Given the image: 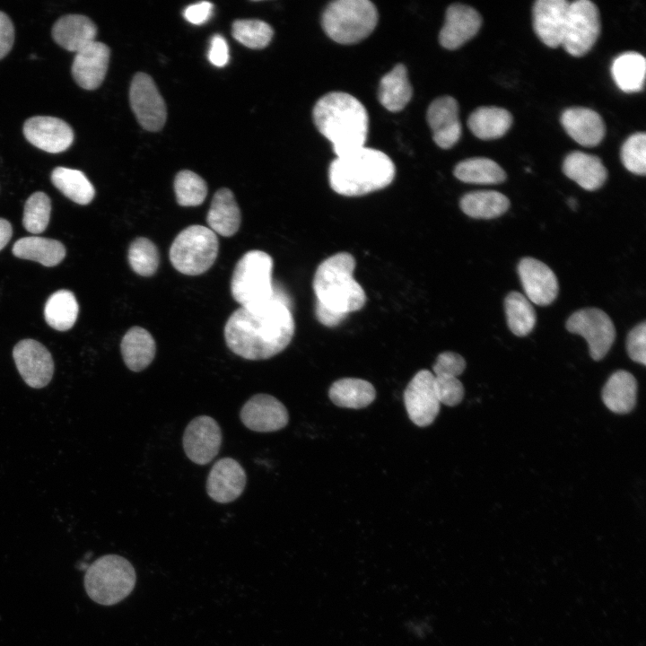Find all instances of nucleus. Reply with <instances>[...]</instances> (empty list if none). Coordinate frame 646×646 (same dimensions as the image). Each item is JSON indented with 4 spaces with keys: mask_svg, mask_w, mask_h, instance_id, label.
Here are the masks:
<instances>
[{
    "mask_svg": "<svg viewBox=\"0 0 646 646\" xmlns=\"http://www.w3.org/2000/svg\"><path fill=\"white\" fill-rule=\"evenodd\" d=\"M626 349L629 357L636 362L646 364V323L636 325L627 335Z\"/></svg>",
    "mask_w": 646,
    "mask_h": 646,
    "instance_id": "46",
    "label": "nucleus"
},
{
    "mask_svg": "<svg viewBox=\"0 0 646 646\" xmlns=\"http://www.w3.org/2000/svg\"><path fill=\"white\" fill-rule=\"evenodd\" d=\"M13 254L19 258L33 260L45 266H54L65 257V248L57 240L29 236L13 244Z\"/></svg>",
    "mask_w": 646,
    "mask_h": 646,
    "instance_id": "31",
    "label": "nucleus"
},
{
    "mask_svg": "<svg viewBox=\"0 0 646 646\" xmlns=\"http://www.w3.org/2000/svg\"><path fill=\"white\" fill-rule=\"evenodd\" d=\"M127 258L133 271L142 276L154 275L160 263L156 245L145 237L136 238L131 242Z\"/></svg>",
    "mask_w": 646,
    "mask_h": 646,
    "instance_id": "40",
    "label": "nucleus"
},
{
    "mask_svg": "<svg viewBox=\"0 0 646 646\" xmlns=\"http://www.w3.org/2000/svg\"><path fill=\"white\" fill-rule=\"evenodd\" d=\"M459 205L463 213L472 218L493 219L507 212L510 200L495 190H477L465 194Z\"/></svg>",
    "mask_w": 646,
    "mask_h": 646,
    "instance_id": "33",
    "label": "nucleus"
},
{
    "mask_svg": "<svg viewBox=\"0 0 646 646\" xmlns=\"http://www.w3.org/2000/svg\"><path fill=\"white\" fill-rule=\"evenodd\" d=\"M465 359L454 352L440 354L432 365L433 375L458 378L465 370Z\"/></svg>",
    "mask_w": 646,
    "mask_h": 646,
    "instance_id": "45",
    "label": "nucleus"
},
{
    "mask_svg": "<svg viewBox=\"0 0 646 646\" xmlns=\"http://www.w3.org/2000/svg\"><path fill=\"white\" fill-rule=\"evenodd\" d=\"M454 176L466 183L500 184L505 181L504 170L494 161L485 157L468 158L454 168Z\"/></svg>",
    "mask_w": 646,
    "mask_h": 646,
    "instance_id": "35",
    "label": "nucleus"
},
{
    "mask_svg": "<svg viewBox=\"0 0 646 646\" xmlns=\"http://www.w3.org/2000/svg\"><path fill=\"white\" fill-rule=\"evenodd\" d=\"M566 0H537L532 8L533 28L549 48L562 44L570 6Z\"/></svg>",
    "mask_w": 646,
    "mask_h": 646,
    "instance_id": "19",
    "label": "nucleus"
},
{
    "mask_svg": "<svg viewBox=\"0 0 646 646\" xmlns=\"http://www.w3.org/2000/svg\"><path fill=\"white\" fill-rule=\"evenodd\" d=\"M51 181L63 195L79 205H88L95 196L94 187L79 170L57 167L51 173Z\"/></svg>",
    "mask_w": 646,
    "mask_h": 646,
    "instance_id": "37",
    "label": "nucleus"
},
{
    "mask_svg": "<svg viewBox=\"0 0 646 646\" xmlns=\"http://www.w3.org/2000/svg\"><path fill=\"white\" fill-rule=\"evenodd\" d=\"M109 56V48L95 40L76 52L71 67L75 83L85 90L97 89L105 78Z\"/></svg>",
    "mask_w": 646,
    "mask_h": 646,
    "instance_id": "21",
    "label": "nucleus"
},
{
    "mask_svg": "<svg viewBox=\"0 0 646 646\" xmlns=\"http://www.w3.org/2000/svg\"><path fill=\"white\" fill-rule=\"evenodd\" d=\"M511 112L499 107H479L467 119L470 131L479 139L493 140L503 136L512 124Z\"/></svg>",
    "mask_w": 646,
    "mask_h": 646,
    "instance_id": "30",
    "label": "nucleus"
},
{
    "mask_svg": "<svg viewBox=\"0 0 646 646\" xmlns=\"http://www.w3.org/2000/svg\"><path fill=\"white\" fill-rule=\"evenodd\" d=\"M404 401L415 424L425 427L432 423L441 404L434 388L433 373L425 369L417 371L405 389Z\"/></svg>",
    "mask_w": 646,
    "mask_h": 646,
    "instance_id": "13",
    "label": "nucleus"
},
{
    "mask_svg": "<svg viewBox=\"0 0 646 646\" xmlns=\"http://www.w3.org/2000/svg\"><path fill=\"white\" fill-rule=\"evenodd\" d=\"M646 61L642 55L628 51L616 57L611 74L619 89L624 92H637L643 89Z\"/></svg>",
    "mask_w": 646,
    "mask_h": 646,
    "instance_id": "34",
    "label": "nucleus"
},
{
    "mask_svg": "<svg viewBox=\"0 0 646 646\" xmlns=\"http://www.w3.org/2000/svg\"><path fill=\"white\" fill-rule=\"evenodd\" d=\"M504 310L510 330L518 336L528 335L534 328L537 315L531 302L518 292H511L504 299Z\"/></svg>",
    "mask_w": 646,
    "mask_h": 646,
    "instance_id": "38",
    "label": "nucleus"
},
{
    "mask_svg": "<svg viewBox=\"0 0 646 646\" xmlns=\"http://www.w3.org/2000/svg\"><path fill=\"white\" fill-rule=\"evenodd\" d=\"M214 4L207 1L198 2L187 6L184 18L190 23L200 25L206 22L213 13Z\"/></svg>",
    "mask_w": 646,
    "mask_h": 646,
    "instance_id": "48",
    "label": "nucleus"
},
{
    "mask_svg": "<svg viewBox=\"0 0 646 646\" xmlns=\"http://www.w3.org/2000/svg\"><path fill=\"white\" fill-rule=\"evenodd\" d=\"M12 234L13 228L11 223L7 220L0 218V250L9 242Z\"/></svg>",
    "mask_w": 646,
    "mask_h": 646,
    "instance_id": "50",
    "label": "nucleus"
},
{
    "mask_svg": "<svg viewBox=\"0 0 646 646\" xmlns=\"http://www.w3.org/2000/svg\"><path fill=\"white\" fill-rule=\"evenodd\" d=\"M329 398L337 406L359 409L369 406L376 397L371 383L357 378H343L335 381L328 391Z\"/></svg>",
    "mask_w": 646,
    "mask_h": 646,
    "instance_id": "32",
    "label": "nucleus"
},
{
    "mask_svg": "<svg viewBox=\"0 0 646 646\" xmlns=\"http://www.w3.org/2000/svg\"><path fill=\"white\" fill-rule=\"evenodd\" d=\"M273 258L262 250H249L236 263L231 279V292L240 307L266 302L275 296Z\"/></svg>",
    "mask_w": 646,
    "mask_h": 646,
    "instance_id": "7",
    "label": "nucleus"
},
{
    "mask_svg": "<svg viewBox=\"0 0 646 646\" xmlns=\"http://www.w3.org/2000/svg\"><path fill=\"white\" fill-rule=\"evenodd\" d=\"M294 330L286 300L275 293L266 302L233 311L225 324L224 338L235 354L247 360H265L284 350Z\"/></svg>",
    "mask_w": 646,
    "mask_h": 646,
    "instance_id": "1",
    "label": "nucleus"
},
{
    "mask_svg": "<svg viewBox=\"0 0 646 646\" xmlns=\"http://www.w3.org/2000/svg\"><path fill=\"white\" fill-rule=\"evenodd\" d=\"M51 34L59 46L76 53L95 40L97 27L87 16L67 14L54 23Z\"/></svg>",
    "mask_w": 646,
    "mask_h": 646,
    "instance_id": "24",
    "label": "nucleus"
},
{
    "mask_svg": "<svg viewBox=\"0 0 646 646\" xmlns=\"http://www.w3.org/2000/svg\"><path fill=\"white\" fill-rule=\"evenodd\" d=\"M313 120L318 130L332 144L336 157L364 146L368 113L353 95L342 92L324 95L314 106Z\"/></svg>",
    "mask_w": 646,
    "mask_h": 646,
    "instance_id": "3",
    "label": "nucleus"
},
{
    "mask_svg": "<svg viewBox=\"0 0 646 646\" xmlns=\"http://www.w3.org/2000/svg\"><path fill=\"white\" fill-rule=\"evenodd\" d=\"M427 122L435 144L442 149L455 145L461 136L458 105L451 96L435 99L427 109Z\"/></svg>",
    "mask_w": 646,
    "mask_h": 646,
    "instance_id": "20",
    "label": "nucleus"
},
{
    "mask_svg": "<svg viewBox=\"0 0 646 646\" xmlns=\"http://www.w3.org/2000/svg\"><path fill=\"white\" fill-rule=\"evenodd\" d=\"M51 213V202L43 192H35L27 199L22 224L26 231L39 234L48 227Z\"/></svg>",
    "mask_w": 646,
    "mask_h": 646,
    "instance_id": "42",
    "label": "nucleus"
},
{
    "mask_svg": "<svg viewBox=\"0 0 646 646\" xmlns=\"http://www.w3.org/2000/svg\"><path fill=\"white\" fill-rule=\"evenodd\" d=\"M566 328L585 338L589 354L595 361L603 359L610 350L615 328L609 316L598 308H585L572 313L566 321Z\"/></svg>",
    "mask_w": 646,
    "mask_h": 646,
    "instance_id": "10",
    "label": "nucleus"
},
{
    "mask_svg": "<svg viewBox=\"0 0 646 646\" xmlns=\"http://www.w3.org/2000/svg\"><path fill=\"white\" fill-rule=\"evenodd\" d=\"M78 312L79 306L74 294L64 289L52 293L44 308L46 322L59 331L70 329L77 319Z\"/></svg>",
    "mask_w": 646,
    "mask_h": 646,
    "instance_id": "36",
    "label": "nucleus"
},
{
    "mask_svg": "<svg viewBox=\"0 0 646 646\" xmlns=\"http://www.w3.org/2000/svg\"><path fill=\"white\" fill-rule=\"evenodd\" d=\"M623 165L630 172L644 176L646 172V135L638 132L630 135L620 152Z\"/></svg>",
    "mask_w": 646,
    "mask_h": 646,
    "instance_id": "43",
    "label": "nucleus"
},
{
    "mask_svg": "<svg viewBox=\"0 0 646 646\" xmlns=\"http://www.w3.org/2000/svg\"><path fill=\"white\" fill-rule=\"evenodd\" d=\"M563 171L582 188L594 191L607 180V170L601 160L580 151L570 153L563 162Z\"/></svg>",
    "mask_w": 646,
    "mask_h": 646,
    "instance_id": "25",
    "label": "nucleus"
},
{
    "mask_svg": "<svg viewBox=\"0 0 646 646\" xmlns=\"http://www.w3.org/2000/svg\"><path fill=\"white\" fill-rule=\"evenodd\" d=\"M222 441L217 422L211 416L200 415L188 424L182 441L187 457L197 465H205L218 454Z\"/></svg>",
    "mask_w": 646,
    "mask_h": 646,
    "instance_id": "14",
    "label": "nucleus"
},
{
    "mask_svg": "<svg viewBox=\"0 0 646 646\" xmlns=\"http://www.w3.org/2000/svg\"><path fill=\"white\" fill-rule=\"evenodd\" d=\"M600 29L599 11L593 2H571L561 45L571 56L582 57L596 43Z\"/></svg>",
    "mask_w": 646,
    "mask_h": 646,
    "instance_id": "9",
    "label": "nucleus"
},
{
    "mask_svg": "<svg viewBox=\"0 0 646 646\" xmlns=\"http://www.w3.org/2000/svg\"><path fill=\"white\" fill-rule=\"evenodd\" d=\"M395 173V165L386 153L362 146L337 156L329 166L328 179L337 194L359 196L386 188Z\"/></svg>",
    "mask_w": 646,
    "mask_h": 646,
    "instance_id": "4",
    "label": "nucleus"
},
{
    "mask_svg": "<svg viewBox=\"0 0 646 646\" xmlns=\"http://www.w3.org/2000/svg\"><path fill=\"white\" fill-rule=\"evenodd\" d=\"M412 86L403 64H397L380 80L378 98L380 104L391 112L402 110L410 101Z\"/></svg>",
    "mask_w": 646,
    "mask_h": 646,
    "instance_id": "29",
    "label": "nucleus"
},
{
    "mask_svg": "<svg viewBox=\"0 0 646 646\" xmlns=\"http://www.w3.org/2000/svg\"><path fill=\"white\" fill-rule=\"evenodd\" d=\"M240 418L251 431L275 432L286 426L289 415L284 405L268 394H256L241 407Z\"/></svg>",
    "mask_w": 646,
    "mask_h": 646,
    "instance_id": "16",
    "label": "nucleus"
},
{
    "mask_svg": "<svg viewBox=\"0 0 646 646\" xmlns=\"http://www.w3.org/2000/svg\"><path fill=\"white\" fill-rule=\"evenodd\" d=\"M22 131L32 145L51 153L65 151L74 141L72 127L65 121L50 116L28 118Z\"/></svg>",
    "mask_w": 646,
    "mask_h": 646,
    "instance_id": "15",
    "label": "nucleus"
},
{
    "mask_svg": "<svg viewBox=\"0 0 646 646\" xmlns=\"http://www.w3.org/2000/svg\"><path fill=\"white\" fill-rule=\"evenodd\" d=\"M233 38L249 48L260 49L266 48L271 41L274 31L264 21L258 19H240L233 22L231 26Z\"/></svg>",
    "mask_w": 646,
    "mask_h": 646,
    "instance_id": "39",
    "label": "nucleus"
},
{
    "mask_svg": "<svg viewBox=\"0 0 646 646\" xmlns=\"http://www.w3.org/2000/svg\"><path fill=\"white\" fill-rule=\"evenodd\" d=\"M218 250V238L210 228L190 225L174 239L170 249V260L179 273L198 275L214 265Z\"/></svg>",
    "mask_w": 646,
    "mask_h": 646,
    "instance_id": "8",
    "label": "nucleus"
},
{
    "mask_svg": "<svg viewBox=\"0 0 646 646\" xmlns=\"http://www.w3.org/2000/svg\"><path fill=\"white\" fill-rule=\"evenodd\" d=\"M208 59L215 66L223 67L229 62V48L225 39L215 34L210 41Z\"/></svg>",
    "mask_w": 646,
    "mask_h": 646,
    "instance_id": "47",
    "label": "nucleus"
},
{
    "mask_svg": "<svg viewBox=\"0 0 646 646\" xmlns=\"http://www.w3.org/2000/svg\"><path fill=\"white\" fill-rule=\"evenodd\" d=\"M206 222L214 233L223 237L234 235L241 223V214L231 190L220 188L214 195Z\"/></svg>",
    "mask_w": 646,
    "mask_h": 646,
    "instance_id": "26",
    "label": "nucleus"
},
{
    "mask_svg": "<svg viewBox=\"0 0 646 646\" xmlns=\"http://www.w3.org/2000/svg\"><path fill=\"white\" fill-rule=\"evenodd\" d=\"M568 204L572 209H575L577 206V201L574 198H570Z\"/></svg>",
    "mask_w": 646,
    "mask_h": 646,
    "instance_id": "51",
    "label": "nucleus"
},
{
    "mask_svg": "<svg viewBox=\"0 0 646 646\" xmlns=\"http://www.w3.org/2000/svg\"><path fill=\"white\" fill-rule=\"evenodd\" d=\"M14 41V28L9 16L0 11V59L12 49Z\"/></svg>",
    "mask_w": 646,
    "mask_h": 646,
    "instance_id": "49",
    "label": "nucleus"
},
{
    "mask_svg": "<svg viewBox=\"0 0 646 646\" xmlns=\"http://www.w3.org/2000/svg\"><path fill=\"white\" fill-rule=\"evenodd\" d=\"M120 347L125 364L136 372L147 368L156 354V344L153 336L141 327L128 329L122 338Z\"/></svg>",
    "mask_w": 646,
    "mask_h": 646,
    "instance_id": "27",
    "label": "nucleus"
},
{
    "mask_svg": "<svg viewBox=\"0 0 646 646\" xmlns=\"http://www.w3.org/2000/svg\"><path fill=\"white\" fill-rule=\"evenodd\" d=\"M518 273L528 300L539 306L551 304L558 295L559 285L553 270L534 258H524Z\"/></svg>",
    "mask_w": 646,
    "mask_h": 646,
    "instance_id": "17",
    "label": "nucleus"
},
{
    "mask_svg": "<svg viewBox=\"0 0 646 646\" xmlns=\"http://www.w3.org/2000/svg\"><path fill=\"white\" fill-rule=\"evenodd\" d=\"M16 368L25 381L33 388L47 386L54 373V362L49 351L39 342L23 339L13 350Z\"/></svg>",
    "mask_w": 646,
    "mask_h": 646,
    "instance_id": "12",
    "label": "nucleus"
},
{
    "mask_svg": "<svg viewBox=\"0 0 646 646\" xmlns=\"http://www.w3.org/2000/svg\"><path fill=\"white\" fill-rule=\"evenodd\" d=\"M637 382L633 375L626 371H615L602 389V400L606 406L615 414H628L635 406Z\"/></svg>",
    "mask_w": 646,
    "mask_h": 646,
    "instance_id": "28",
    "label": "nucleus"
},
{
    "mask_svg": "<svg viewBox=\"0 0 646 646\" xmlns=\"http://www.w3.org/2000/svg\"><path fill=\"white\" fill-rule=\"evenodd\" d=\"M482 22V16L475 8L458 3L452 4L446 11L439 41L447 49H457L476 35Z\"/></svg>",
    "mask_w": 646,
    "mask_h": 646,
    "instance_id": "18",
    "label": "nucleus"
},
{
    "mask_svg": "<svg viewBox=\"0 0 646 646\" xmlns=\"http://www.w3.org/2000/svg\"><path fill=\"white\" fill-rule=\"evenodd\" d=\"M174 191L179 205L196 206L205 201L207 185L196 173L184 170L179 171L175 177Z\"/></svg>",
    "mask_w": 646,
    "mask_h": 646,
    "instance_id": "41",
    "label": "nucleus"
},
{
    "mask_svg": "<svg viewBox=\"0 0 646 646\" xmlns=\"http://www.w3.org/2000/svg\"><path fill=\"white\" fill-rule=\"evenodd\" d=\"M565 132L585 147L598 145L606 135V126L600 115L584 107H572L563 111L560 118Z\"/></svg>",
    "mask_w": 646,
    "mask_h": 646,
    "instance_id": "23",
    "label": "nucleus"
},
{
    "mask_svg": "<svg viewBox=\"0 0 646 646\" xmlns=\"http://www.w3.org/2000/svg\"><path fill=\"white\" fill-rule=\"evenodd\" d=\"M131 109L144 129L161 130L167 118L166 105L153 78L144 73H137L129 89Z\"/></svg>",
    "mask_w": 646,
    "mask_h": 646,
    "instance_id": "11",
    "label": "nucleus"
},
{
    "mask_svg": "<svg viewBox=\"0 0 646 646\" xmlns=\"http://www.w3.org/2000/svg\"><path fill=\"white\" fill-rule=\"evenodd\" d=\"M434 388L440 403L449 406L459 404L464 397V387L456 377L435 376Z\"/></svg>",
    "mask_w": 646,
    "mask_h": 646,
    "instance_id": "44",
    "label": "nucleus"
},
{
    "mask_svg": "<svg viewBox=\"0 0 646 646\" xmlns=\"http://www.w3.org/2000/svg\"><path fill=\"white\" fill-rule=\"evenodd\" d=\"M355 258L348 252L336 253L316 269L312 287L316 296L315 315L322 325L333 327L366 302L362 287L354 277Z\"/></svg>",
    "mask_w": 646,
    "mask_h": 646,
    "instance_id": "2",
    "label": "nucleus"
},
{
    "mask_svg": "<svg viewBox=\"0 0 646 646\" xmlns=\"http://www.w3.org/2000/svg\"><path fill=\"white\" fill-rule=\"evenodd\" d=\"M135 571L131 563L118 554H106L90 564L84 575L88 596L96 603L111 606L126 598L134 589Z\"/></svg>",
    "mask_w": 646,
    "mask_h": 646,
    "instance_id": "5",
    "label": "nucleus"
},
{
    "mask_svg": "<svg viewBox=\"0 0 646 646\" xmlns=\"http://www.w3.org/2000/svg\"><path fill=\"white\" fill-rule=\"evenodd\" d=\"M246 479L245 470L238 461L231 458H221L208 474L207 494L217 502H231L244 491Z\"/></svg>",
    "mask_w": 646,
    "mask_h": 646,
    "instance_id": "22",
    "label": "nucleus"
},
{
    "mask_svg": "<svg viewBox=\"0 0 646 646\" xmlns=\"http://www.w3.org/2000/svg\"><path fill=\"white\" fill-rule=\"evenodd\" d=\"M378 22L376 6L368 0H336L322 14L326 34L340 44H354L368 37Z\"/></svg>",
    "mask_w": 646,
    "mask_h": 646,
    "instance_id": "6",
    "label": "nucleus"
}]
</instances>
